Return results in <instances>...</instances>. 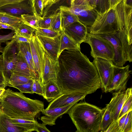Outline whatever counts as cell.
<instances>
[{
    "instance_id": "obj_43",
    "label": "cell",
    "mask_w": 132,
    "mask_h": 132,
    "mask_svg": "<svg viewBox=\"0 0 132 132\" xmlns=\"http://www.w3.org/2000/svg\"><path fill=\"white\" fill-rule=\"evenodd\" d=\"M92 0H70V5H90Z\"/></svg>"
},
{
    "instance_id": "obj_25",
    "label": "cell",
    "mask_w": 132,
    "mask_h": 132,
    "mask_svg": "<svg viewBox=\"0 0 132 132\" xmlns=\"http://www.w3.org/2000/svg\"><path fill=\"white\" fill-rule=\"evenodd\" d=\"M75 104L49 109H44L42 112V114L51 118L56 121L57 118L63 114L67 113L69 110Z\"/></svg>"
},
{
    "instance_id": "obj_7",
    "label": "cell",
    "mask_w": 132,
    "mask_h": 132,
    "mask_svg": "<svg viewBox=\"0 0 132 132\" xmlns=\"http://www.w3.org/2000/svg\"><path fill=\"white\" fill-rule=\"evenodd\" d=\"M29 43L36 75V79L42 85L43 75L45 65V50L35 35H33L30 40Z\"/></svg>"
},
{
    "instance_id": "obj_46",
    "label": "cell",
    "mask_w": 132,
    "mask_h": 132,
    "mask_svg": "<svg viewBox=\"0 0 132 132\" xmlns=\"http://www.w3.org/2000/svg\"><path fill=\"white\" fill-rule=\"evenodd\" d=\"M40 119L43 121V122L46 125H48L52 126L55 124V121L46 116L45 115L41 117Z\"/></svg>"
},
{
    "instance_id": "obj_54",
    "label": "cell",
    "mask_w": 132,
    "mask_h": 132,
    "mask_svg": "<svg viewBox=\"0 0 132 132\" xmlns=\"http://www.w3.org/2000/svg\"><path fill=\"white\" fill-rule=\"evenodd\" d=\"M5 89V88H0V97L4 92Z\"/></svg>"
},
{
    "instance_id": "obj_29",
    "label": "cell",
    "mask_w": 132,
    "mask_h": 132,
    "mask_svg": "<svg viewBox=\"0 0 132 132\" xmlns=\"http://www.w3.org/2000/svg\"><path fill=\"white\" fill-rule=\"evenodd\" d=\"M34 78L21 76L12 72L10 77L7 86L13 87L14 86L22 85L27 83Z\"/></svg>"
},
{
    "instance_id": "obj_13",
    "label": "cell",
    "mask_w": 132,
    "mask_h": 132,
    "mask_svg": "<svg viewBox=\"0 0 132 132\" xmlns=\"http://www.w3.org/2000/svg\"><path fill=\"white\" fill-rule=\"evenodd\" d=\"M0 11L18 17L24 14H33L30 0H25L0 7Z\"/></svg>"
},
{
    "instance_id": "obj_6",
    "label": "cell",
    "mask_w": 132,
    "mask_h": 132,
    "mask_svg": "<svg viewBox=\"0 0 132 132\" xmlns=\"http://www.w3.org/2000/svg\"><path fill=\"white\" fill-rule=\"evenodd\" d=\"M84 43L90 46V55L94 58H101L112 62L115 56L114 50L109 41L98 35L88 32Z\"/></svg>"
},
{
    "instance_id": "obj_37",
    "label": "cell",
    "mask_w": 132,
    "mask_h": 132,
    "mask_svg": "<svg viewBox=\"0 0 132 132\" xmlns=\"http://www.w3.org/2000/svg\"><path fill=\"white\" fill-rule=\"evenodd\" d=\"M132 110L127 113L122 132H132Z\"/></svg>"
},
{
    "instance_id": "obj_9",
    "label": "cell",
    "mask_w": 132,
    "mask_h": 132,
    "mask_svg": "<svg viewBox=\"0 0 132 132\" xmlns=\"http://www.w3.org/2000/svg\"><path fill=\"white\" fill-rule=\"evenodd\" d=\"M119 22V31L125 30L129 44H132V7L127 6L122 0L115 7Z\"/></svg>"
},
{
    "instance_id": "obj_5",
    "label": "cell",
    "mask_w": 132,
    "mask_h": 132,
    "mask_svg": "<svg viewBox=\"0 0 132 132\" xmlns=\"http://www.w3.org/2000/svg\"><path fill=\"white\" fill-rule=\"evenodd\" d=\"M87 27L88 32L96 35L111 34L118 31L119 22L115 7L103 14H98L94 24Z\"/></svg>"
},
{
    "instance_id": "obj_44",
    "label": "cell",
    "mask_w": 132,
    "mask_h": 132,
    "mask_svg": "<svg viewBox=\"0 0 132 132\" xmlns=\"http://www.w3.org/2000/svg\"><path fill=\"white\" fill-rule=\"evenodd\" d=\"M46 125L43 122L42 123H40L37 121L35 125V131L38 132H50V131L46 128Z\"/></svg>"
},
{
    "instance_id": "obj_32",
    "label": "cell",
    "mask_w": 132,
    "mask_h": 132,
    "mask_svg": "<svg viewBox=\"0 0 132 132\" xmlns=\"http://www.w3.org/2000/svg\"><path fill=\"white\" fill-rule=\"evenodd\" d=\"M61 15L62 12L60 10L56 14H54L52 20L50 28L61 34L63 32L61 27Z\"/></svg>"
},
{
    "instance_id": "obj_24",
    "label": "cell",
    "mask_w": 132,
    "mask_h": 132,
    "mask_svg": "<svg viewBox=\"0 0 132 132\" xmlns=\"http://www.w3.org/2000/svg\"><path fill=\"white\" fill-rule=\"evenodd\" d=\"M24 132L12 123L8 117L2 111L0 113V132Z\"/></svg>"
},
{
    "instance_id": "obj_38",
    "label": "cell",
    "mask_w": 132,
    "mask_h": 132,
    "mask_svg": "<svg viewBox=\"0 0 132 132\" xmlns=\"http://www.w3.org/2000/svg\"><path fill=\"white\" fill-rule=\"evenodd\" d=\"M54 15L43 17L39 22V28L50 29L52 20Z\"/></svg>"
},
{
    "instance_id": "obj_23",
    "label": "cell",
    "mask_w": 132,
    "mask_h": 132,
    "mask_svg": "<svg viewBox=\"0 0 132 132\" xmlns=\"http://www.w3.org/2000/svg\"><path fill=\"white\" fill-rule=\"evenodd\" d=\"M30 3L33 14H24L21 15V17L24 24L36 29L39 27V22L43 17L38 14L34 6Z\"/></svg>"
},
{
    "instance_id": "obj_10",
    "label": "cell",
    "mask_w": 132,
    "mask_h": 132,
    "mask_svg": "<svg viewBox=\"0 0 132 132\" xmlns=\"http://www.w3.org/2000/svg\"><path fill=\"white\" fill-rule=\"evenodd\" d=\"M93 63L97 70L102 91L108 92V88L113 78V68L112 62L99 57L94 58Z\"/></svg>"
},
{
    "instance_id": "obj_3",
    "label": "cell",
    "mask_w": 132,
    "mask_h": 132,
    "mask_svg": "<svg viewBox=\"0 0 132 132\" xmlns=\"http://www.w3.org/2000/svg\"><path fill=\"white\" fill-rule=\"evenodd\" d=\"M76 127L77 132L100 131L102 109L86 102L74 104L67 113Z\"/></svg>"
},
{
    "instance_id": "obj_55",
    "label": "cell",
    "mask_w": 132,
    "mask_h": 132,
    "mask_svg": "<svg viewBox=\"0 0 132 132\" xmlns=\"http://www.w3.org/2000/svg\"><path fill=\"white\" fill-rule=\"evenodd\" d=\"M62 0H54L53 2L50 5V6H51L53 4L57 3Z\"/></svg>"
},
{
    "instance_id": "obj_56",
    "label": "cell",
    "mask_w": 132,
    "mask_h": 132,
    "mask_svg": "<svg viewBox=\"0 0 132 132\" xmlns=\"http://www.w3.org/2000/svg\"><path fill=\"white\" fill-rule=\"evenodd\" d=\"M1 44L0 43V53H2L4 50V47L1 46Z\"/></svg>"
},
{
    "instance_id": "obj_14",
    "label": "cell",
    "mask_w": 132,
    "mask_h": 132,
    "mask_svg": "<svg viewBox=\"0 0 132 132\" xmlns=\"http://www.w3.org/2000/svg\"><path fill=\"white\" fill-rule=\"evenodd\" d=\"M63 31L80 46L85 41L88 33L87 27L79 21L72 23Z\"/></svg>"
},
{
    "instance_id": "obj_2",
    "label": "cell",
    "mask_w": 132,
    "mask_h": 132,
    "mask_svg": "<svg viewBox=\"0 0 132 132\" xmlns=\"http://www.w3.org/2000/svg\"><path fill=\"white\" fill-rule=\"evenodd\" d=\"M43 102L32 99L23 93L9 88L5 89L0 97L2 112L12 118L31 120L44 110Z\"/></svg>"
},
{
    "instance_id": "obj_58",
    "label": "cell",
    "mask_w": 132,
    "mask_h": 132,
    "mask_svg": "<svg viewBox=\"0 0 132 132\" xmlns=\"http://www.w3.org/2000/svg\"><path fill=\"white\" fill-rule=\"evenodd\" d=\"M1 23H0V26L1 25Z\"/></svg>"
},
{
    "instance_id": "obj_26",
    "label": "cell",
    "mask_w": 132,
    "mask_h": 132,
    "mask_svg": "<svg viewBox=\"0 0 132 132\" xmlns=\"http://www.w3.org/2000/svg\"><path fill=\"white\" fill-rule=\"evenodd\" d=\"M2 54L5 58H14L18 56L19 52V44L13 38L10 41L6 43Z\"/></svg>"
},
{
    "instance_id": "obj_22",
    "label": "cell",
    "mask_w": 132,
    "mask_h": 132,
    "mask_svg": "<svg viewBox=\"0 0 132 132\" xmlns=\"http://www.w3.org/2000/svg\"><path fill=\"white\" fill-rule=\"evenodd\" d=\"M0 23L13 27L15 31L24 22L21 17L15 16L0 11Z\"/></svg>"
},
{
    "instance_id": "obj_36",
    "label": "cell",
    "mask_w": 132,
    "mask_h": 132,
    "mask_svg": "<svg viewBox=\"0 0 132 132\" xmlns=\"http://www.w3.org/2000/svg\"><path fill=\"white\" fill-rule=\"evenodd\" d=\"M33 80L27 83L22 85L14 86L12 87L18 89L20 92L23 93L34 94L32 90V84Z\"/></svg>"
},
{
    "instance_id": "obj_52",
    "label": "cell",
    "mask_w": 132,
    "mask_h": 132,
    "mask_svg": "<svg viewBox=\"0 0 132 132\" xmlns=\"http://www.w3.org/2000/svg\"><path fill=\"white\" fill-rule=\"evenodd\" d=\"M54 0H43V5L44 8L48 5H50L53 2Z\"/></svg>"
},
{
    "instance_id": "obj_34",
    "label": "cell",
    "mask_w": 132,
    "mask_h": 132,
    "mask_svg": "<svg viewBox=\"0 0 132 132\" xmlns=\"http://www.w3.org/2000/svg\"><path fill=\"white\" fill-rule=\"evenodd\" d=\"M35 31V35L45 37H54L61 34L49 29L37 28Z\"/></svg>"
},
{
    "instance_id": "obj_12",
    "label": "cell",
    "mask_w": 132,
    "mask_h": 132,
    "mask_svg": "<svg viewBox=\"0 0 132 132\" xmlns=\"http://www.w3.org/2000/svg\"><path fill=\"white\" fill-rule=\"evenodd\" d=\"M87 95L85 93L79 92L62 93L51 101L46 109L76 104L80 100H83Z\"/></svg>"
},
{
    "instance_id": "obj_57",
    "label": "cell",
    "mask_w": 132,
    "mask_h": 132,
    "mask_svg": "<svg viewBox=\"0 0 132 132\" xmlns=\"http://www.w3.org/2000/svg\"><path fill=\"white\" fill-rule=\"evenodd\" d=\"M1 111V108H0V113Z\"/></svg>"
},
{
    "instance_id": "obj_8",
    "label": "cell",
    "mask_w": 132,
    "mask_h": 132,
    "mask_svg": "<svg viewBox=\"0 0 132 132\" xmlns=\"http://www.w3.org/2000/svg\"><path fill=\"white\" fill-rule=\"evenodd\" d=\"M59 10L77 15L79 21L87 27L91 26L94 24L98 15L97 12L89 5H61L59 7Z\"/></svg>"
},
{
    "instance_id": "obj_53",
    "label": "cell",
    "mask_w": 132,
    "mask_h": 132,
    "mask_svg": "<svg viewBox=\"0 0 132 132\" xmlns=\"http://www.w3.org/2000/svg\"><path fill=\"white\" fill-rule=\"evenodd\" d=\"M124 3L126 5L132 7V0H122Z\"/></svg>"
},
{
    "instance_id": "obj_40",
    "label": "cell",
    "mask_w": 132,
    "mask_h": 132,
    "mask_svg": "<svg viewBox=\"0 0 132 132\" xmlns=\"http://www.w3.org/2000/svg\"><path fill=\"white\" fill-rule=\"evenodd\" d=\"M31 4L34 6L38 14L41 16L43 14L44 7L43 0H30Z\"/></svg>"
},
{
    "instance_id": "obj_41",
    "label": "cell",
    "mask_w": 132,
    "mask_h": 132,
    "mask_svg": "<svg viewBox=\"0 0 132 132\" xmlns=\"http://www.w3.org/2000/svg\"><path fill=\"white\" fill-rule=\"evenodd\" d=\"M15 34V31L12 30L11 32L7 34L0 35V43H6L9 40H12Z\"/></svg>"
},
{
    "instance_id": "obj_19",
    "label": "cell",
    "mask_w": 132,
    "mask_h": 132,
    "mask_svg": "<svg viewBox=\"0 0 132 132\" xmlns=\"http://www.w3.org/2000/svg\"><path fill=\"white\" fill-rule=\"evenodd\" d=\"M13 72L24 77L34 78L33 73L28 64L19 52L18 55L17 61Z\"/></svg>"
},
{
    "instance_id": "obj_33",
    "label": "cell",
    "mask_w": 132,
    "mask_h": 132,
    "mask_svg": "<svg viewBox=\"0 0 132 132\" xmlns=\"http://www.w3.org/2000/svg\"><path fill=\"white\" fill-rule=\"evenodd\" d=\"M7 81L5 73L4 61L2 54L0 55V88H5L7 86Z\"/></svg>"
},
{
    "instance_id": "obj_4",
    "label": "cell",
    "mask_w": 132,
    "mask_h": 132,
    "mask_svg": "<svg viewBox=\"0 0 132 132\" xmlns=\"http://www.w3.org/2000/svg\"><path fill=\"white\" fill-rule=\"evenodd\" d=\"M98 35L109 41L113 45L115 52L112 62L113 65L123 67L127 61L132 62V44H129L125 30Z\"/></svg>"
},
{
    "instance_id": "obj_45",
    "label": "cell",
    "mask_w": 132,
    "mask_h": 132,
    "mask_svg": "<svg viewBox=\"0 0 132 132\" xmlns=\"http://www.w3.org/2000/svg\"><path fill=\"white\" fill-rule=\"evenodd\" d=\"M22 43L26 52L30 60L32 66L34 68L29 42Z\"/></svg>"
},
{
    "instance_id": "obj_15",
    "label": "cell",
    "mask_w": 132,
    "mask_h": 132,
    "mask_svg": "<svg viewBox=\"0 0 132 132\" xmlns=\"http://www.w3.org/2000/svg\"><path fill=\"white\" fill-rule=\"evenodd\" d=\"M60 35L54 37L36 35L45 49V52L55 61H57L59 56Z\"/></svg>"
},
{
    "instance_id": "obj_16",
    "label": "cell",
    "mask_w": 132,
    "mask_h": 132,
    "mask_svg": "<svg viewBox=\"0 0 132 132\" xmlns=\"http://www.w3.org/2000/svg\"><path fill=\"white\" fill-rule=\"evenodd\" d=\"M121 92H115L112 94L113 97L109 104L102 109L103 113L100 126V131L105 132L113 121L111 117V112L115 104L120 97Z\"/></svg>"
},
{
    "instance_id": "obj_49",
    "label": "cell",
    "mask_w": 132,
    "mask_h": 132,
    "mask_svg": "<svg viewBox=\"0 0 132 132\" xmlns=\"http://www.w3.org/2000/svg\"><path fill=\"white\" fill-rule=\"evenodd\" d=\"M25 0H0V7L5 5Z\"/></svg>"
},
{
    "instance_id": "obj_35",
    "label": "cell",
    "mask_w": 132,
    "mask_h": 132,
    "mask_svg": "<svg viewBox=\"0 0 132 132\" xmlns=\"http://www.w3.org/2000/svg\"><path fill=\"white\" fill-rule=\"evenodd\" d=\"M132 110V94L130 95L124 103L120 112L118 119L124 114L127 113L129 111Z\"/></svg>"
},
{
    "instance_id": "obj_42",
    "label": "cell",
    "mask_w": 132,
    "mask_h": 132,
    "mask_svg": "<svg viewBox=\"0 0 132 132\" xmlns=\"http://www.w3.org/2000/svg\"><path fill=\"white\" fill-rule=\"evenodd\" d=\"M105 132H121L117 120L113 121Z\"/></svg>"
},
{
    "instance_id": "obj_39",
    "label": "cell",
    "mask_w": 132,
    "mask_h": 132,
    "mask_svg": "<svg viewBox=\"0 0 132 132\" xmlns=\"http://www.w3.org/2000/svg\"><path fill=\"white\" fill-rule=\"evenodd\" d=\"M32 88L34 93L43 96V86L38 80L34 78L33 79Z\"/></svg>"
},
{
    "instance_id": "obj_11",
    "label": "cell",
    "mask_w": 132,
    "mask_h": 132,
    "mask_svg": "<svg viewBox=\"0 0 132 132\" xmlns=\"http://www.w3.org/2000/svg\"><path fill=\"white\" fill-rule=\"evenodd\" d=\"M113 73L111 82L108 88V92L123 91L126 89L127 82L131 71L129 65L119 67L113 65Z\"/></svg>"
},
{
    "instance_id": "obj_48",
    "label": "cell",
    "mask_w": 132,
    "mask_h": 132,
    "mask_svg": "<svg viewBox=\"0 0 132 132\" xmlns=\"http://www.w3.org/2000/svg\"><path fill=\"white\" fill-rule=\"evenodd\" d=\"M127 113L124 114L117 120L118 123L119 127L121 132H122L123 127L127 117Z\"/></svg>"
},
{
    "instance_id": "obj_31",
    "label": "cell",
    "mask_w": 132,
    "mask_h": 132,
    "mask_svg": "<svg viewBox=\"0 0 132 132\" xmlns=\"http://www.w3.org/2000/svg\"><path fill=\"white\" fill-rule=\"evenodd\" d=\"M61 11L62 12L61 27L63 31L65 28L72 23L79 21L78 17L77 15Z\"/></svg>"
},
{
    "instance_id": "obj_21",
    "label": "cell",
    "mask_w": 132,
    "mask_h": 132,
    "mask_svg": "<svg viewBox=\"0 0 132 132\" xmlns=\"http://www.w3.org/2000/svg\"><path fill=\"white\" fill-rule=\"evenodd\" d=\"M8 117L12 123L16 127L22 129L24 132L35 131V125L37 121L35 119L31 120H26L12 118Z\"/></svg>"
},
{
    "instance_id": "obj_1",
    "label": "cell",
    "mask_w": 132,
    "mask_h": 132,
    "mask_svg": "<svg viewBox=\"0 0 132 132\" xmlns=\"http://www.w3.org/2000/svg\"><path fill=\"white\" fill-rule=\"evenodd\" d=\"M56 81L62 93L79 92L88 95L101 88L97 69L80 50L65 49L57 59Z\"/></svg>"
},
{
    "instance_id": "obj_27",
    "label": "cell",
    "mask_w": 132,
    "mask_h": 132,
    "mask_svg": "<svg viewBox=\"0 0 132 132\" xmlns=\"http://www.w3.org/2000/svg\"><path fill=\"white\" fill-rule=\"evenodd\" d=\"M60 46L59 56L61 52L65 49L80 50V46L67 35L63 31L60 35Z\"/></svg>"
},
{
    "instance_id": "obj_28",
    "label": "cell",
    "mask_w": 132,
    "mask_h": 132,
    "mask_svg": "<svg viewBox=\"0 0 132 132\" xmlns=\"http://www.w3.org/2000/svg\"><path fill=\"white\" fill-rule=\"evenodd\" d=\"M90 5L99 14H103L110 9L109 0H92Z\"/></svg>"
},
{
    "instance_id": "obj_47",
    "label": "cell",
    "mask_w": 132,
    "mask_h": 132,
    "mask_svg": "<svg viewBox=\"0 0 132 132\" xmlns=\"http://www.w3.org/2000/svg\"><path fill=\"white\" fill-rule=\"evenodd\" d=\"M18 44L26 42H29L30 40L24 37L14 35L13 38Z\"/></svg>"
},
{
    "instance_id": "obj_51",
    "label": "cell",
    "mask_w": 132,
    "mask_h": 132,
    "mask_svg": "<svg viewBox=\"0 0 132 132\" xmlns=\"http://www.w3.org/2000/svg\"><path fill=\"white\" fill-rule=\"evenodd\" d=\"M10 29L14 31L15 30V29L13 27L9 25L2 23L0 26V29Z\"/></svg>"
},
{
    "instance_id": "obj_30",
    "label": "cell",
    "mask_w": 132,
    "mask_h": 132,
    "mask_svg": "<svg viewBox=\"0 0 132 132\" xmlns=\"http://www.w3.org/2000/svg\"><path fill=\"white\" fill-rule=\"evenodd\" d=\"M34 28L24 23L15 31V35L21 36L30 40L33 36V33L36 31Z\"/></svg>"
},
{
    "instance_id": "obj_18",
    "label": "cell",
    "mask_w": 132,
    "mask_h": 132,
    "mask_svg": "<svg viewBox=\"0 0 132 132\" xmlns=\"http://www.w3.org/2000/svg\"><path fill=\"white\" fill-rule=\"evenodd\" d=\"M43 97L48 102L52 101L62 94L56 80L51 79L43 86Z\"/></svg>"
},
{
    "instance_id": "obj_50",
    "label": "cell",
    "mask_w": 132,
    "mask_h": 132,
    "mask_svg": "<svg viewBox=\"0 0 132 132\" xmlns=\"http://www.w3.org/2000/svg\"><path fill=\"white\" fill-rule=\"evenodd\" d=\"M122 0H109L110 9L115 7Z\"/></svg>"
},
{
    "instance_id": "obj_20",
    "label": "cell",
    "mask_w": 132,
    "mask_h": 132,
    "mask_svg": "<svg viewBox=\"0 0 132 132\" xmlns=\"http://www.w3.org/2000/svg\"><path fill=\"white\" fill-rule=\"evenodd\" d=\"M132 90L131 88H129L123 91L120 98L115 104L111 113V117L113 121L117 120L120 112L124 103L132 94Z\"/></svg>"
},
{
    "instance_id": "obj_17",
    "label": "cell",
    "mask_w": 132,
    "mask_h": 132,
    "mask_svg": "<svg viewBox=\"0 0 132 132\" xmlns=\"http://www.w3.org/2000/svg\"><path fill=\"white\" fill-rule=\"evenodd\" d=\"M58 70L57 61H55L54 60L45 52L42 82L43 86L50 79L56 80Z\"/></svg>"
}]
</instances>
